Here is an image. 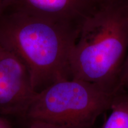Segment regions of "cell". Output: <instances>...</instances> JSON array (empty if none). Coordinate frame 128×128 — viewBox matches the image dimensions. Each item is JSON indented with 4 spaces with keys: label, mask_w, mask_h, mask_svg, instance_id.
<instances>
[{
    "label": "cell",
    "mask_w": 128,
    "mask_h": 128,
    "mask_svg": "<svg viewBox=\"0 0 128 128\" xmlns=\"http://www.w3.org/2000/svg\"><path fill=\"white\" fill-rule=\"evenodd\" d=\"M80 28L18 12L0 13V41L24 64L36 92L71 79L70 57Z\"/></svg>",
    "instance_id": "6da1fadb"
},
{
    "label": "cell",
    "mask_w": 128,
    "mask_h": 128,
    "mask_svg": "<svg viewBox=\"0 0 128 128\" xmlns=\"http://www.w3.org/2000/svg\"><path fill=\"white\" fill-rule=\"evenodd\" d=\"M128 54V1L96 5L81 24L71 50V79L118 90Z\"/></svg>",
    "instance_id": "7a4b0ae2"
},
{
    "label": "cell",
    "mask_w": 128,
    "mask_h": 128,
    "mask_svg": "<svg viewBox=\"0 0 128 128\" xmlns=\"http://www.w3.org/2000/svg\"><path fill=\"white\" fill-rule=\"evenodd\" d=\"M122 92L75 79L60 81L32 98L23 118L70 128H91Z\"/></svg>",
    "instance_id": "3957f363"
},
{
    "label": "cell",
    "mask_w": 128,
    "mask_h": 128,
    "mask_svg": "<svg viewBox=\"0 0 128 128\" xmlns=\"http://www.w3.org/2000/svg\"><path fill=\"white\" fill-rule=\"evenodd\" d=\"M36 93L24 64L0 41V114L23 118Z\"/></svg>",
    "instance_id": "277c9868"
},
{
    "label": "cell",
    "mask_w": 128,
    "mask_h": 128,
    "mask_svg": "<svg viewBox=\"0 0 128 128\" xmlns=\"http://www.w3.org/2000/svg\"><path fill=\"white\" fill-rule=\"evenodd\" d=\"M95 6L94 0H12L4 12H21L81 26Z\"/></svg>",
    "instance_id": "5b68a950"
},
{
    "label": "cell",
    "mask_w": 128,
    "mask_h": 128,
    "mask_svg": "<svg viewBox=\"0 0 128 128\" xmlns=\"http://www.w3.org/2000/svg\"><path fill=\"white\" fill-rule=\"evenodd\" d=\"M110 113L103 128H128V92L117 96L110 108Z\"/></svg>",
    "instance_id": "8992f818"
},
{
    "label": "cell",
    "mask_w": 128,
    "mask_h": 128,
    "mask_svg": "<svg viewBox=\"0 0 128 128\" xmlns=\"http://www.w3.org/2000/svg\"><path fill=\"white\" fill-rule=\"evenodd\" d=\"M118 90L120 92L127 91L128 90V54L120 74Z\"/></svg>",
    "instance_id": "52a82bcc"
},
{
    "label": "cell",
    "mask_w": 128,
    "mask_h": 128,
    "mask_svg": "<svg viewBox=\"0 0 128 128\" xmlns=\"http://www.w3.org/2000/svg\"><path fill=\"white\" fill-rule=\"evenodd\" d=\"M28 122V128H70L66 126L44 120H30Z\"/></svg>",
    "instance_id": "ba28073f"
},
{
    "label": "cell",
    "mask_w": 128,
    "mask_h": 128,
    "mask_svg": "<svg viewBox=\"0 0 128 128\" xmlns=\"http://www.w3.org/2000/svg\"><path fill=\"white\" fill-rule=\"evenodd\" d=\"M94 1L96 5H100L124 2V1H128V0H94Z\"/></svg>",
    "instance_id": "9c48e42d"
},
{
    "label": "cell",
    "mask_w": 128,
    "mask_h": 128,
    "mask_svg": "<svg viewBox=\"0 0 128 128\" xmlns=\"http://www.w3.org/2000/svg\"><path fill=\"white\" fill-rule=\"evenodd\" d=\"M12 0H0V13L7 8Z\"/></svg>",
    "instance_id": "30bf717a"
},
{
    "label": "cell",
    "mask_w": 128,
    "mask_h": 128,
    "mask_svg": "<svg viewBox=\"0 0 128 128\" xmlns=\"http://www.w3.org/2000/svg\"><path fill=\"white\" fill-rule=\"evenodd\" d=\"M0 128H12L9 123L4 118L0 117Z\"/></svg>",
    "instance_id": "8fae6325"
},
{
    "label": "cell",
    "mask_w": 128,
    "mask_h": 128,
    "mask_svg": "<svg viewBox=\"0 0 128 128\" xmlns=\"http://www.w3.org/2000/svg\"><path fill=\"white\" fill-rule=\"evenodd\" d=\"M127 91H128V90H127Z\"/></svg>",
    "instance_id": "7c38bea8"
}]
</instances>
